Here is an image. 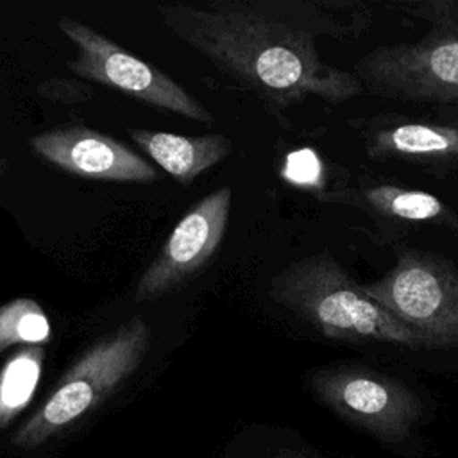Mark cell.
<instances>
[{"label":"cell","instance_id":"obj_1","mask_svg":"<svg viewBox=\"0 0 458 458\" xmlns=\"http://www.w3.org/2000/svg\"><path fill=\"white\" fill-rule=\"evenodd\" d=\"M165 27L204 55L222 75L274 107L313 95L344 102L361 93L360 81L322 63L315 36L329 32L308 2L211 0L159 5Z\"/></svg>","mask_w":458,"mask_h":458},{"label":"cell","instance_id":"obj_2","mask_svg":"<svg viewBox=\"0 0 458 458\" xmlns=\"http://www.w3.org/2000/svg\"><path fill=\"white\" fill-rule=\"evenodd\" d=\"M270 295L327 338L424 349L420 338L370 299L327 252L281 270L270 283Z\"/></svg>","mask_w":458,"mask_h":458},{"label":"cell","instance_id":"obj_3","mask_svg":"<svg viewBox=\"0 0 458 458\" xmlns=\"http://www.w3.org/2000/svg\"><path fill=\"white\" fill-rule=\"evenodd\" d=\"M150 344V329L131 318L88 347L59 377L41 406L20 426L13 442L32 449L82 419L114 392L141 365Z\"/></svg>","mask_w":458,"mask_h":458},{"label":"cell","instance_id":"obj_4","mask_svg":"<svg viewBox=\"0 0 458 458\" xmlns=\"http://www.w3.org/2000/svg\"><path fill=\"white\" fill-rule=\"evenodd\" d=\"M361 290L408 326L424 349L458 347V270L445 259L408 250Z\"/></svg>","mask_w":458,"mask_h":458},{"label":"cell","instance_id":"obj_5","mask_svg":"<svg viewBox=\"0 0 458 458\" xmlns=\"http://www.w3.org/2000/svg\"><path fill=\"white\" fill-rule=\"evenodd\" d=\"M57 29L75 47V55L68 61V68L77 77L118 89L138 102L195 122L211 123L215 120L213 114L166 72L127 52L89 25L63 16L57 20Z\"/></svg>","mask_w":458,"mask_h":458},{"label":"cell","instance_id":"obj_6","mask_svg":"<svg viewBox=\"0 0 458 458\" xmlns=\"http://www.w3.org/2000/svg\"><path fill=\"white\" fill-rule=\"evenodd\" d=\"M311 388L342 419L386 442L411 435L422 417V404L406 385L365 367L317 369Z\"/></svg>","mask_w":458,"mask_h":458},{"label":"cell","instance_id":"obj_7","mask_svg":"<svg viewBox=\"0 0 458 458\" xmlns=\"http://www.w3.org/2000/svg\"><path fill=\"white\" fill-rule=\"evenodd\" d=\"M354 77L370 91L413 102L458 100V36L435 34L365 54Z\"/></svg>","mask_w":458,"mask_h":458},{"label":"cell","instance_id":"obj_8","mask_svg":"<svg viewBox=\"0 0 458 458\" xmlns=\"http://www.w3.org/2000/svg\"><path fill=\"white\" fill-rule=\"evenodd\" d=\"M231 197V188L222 186L202 197L175 224L156 259L136 283V301H154L179 288L211 261L225 236Z\"/></svg>","mask_w":458,"mask_h":458},{"label":"cell","instance_id":"obj_9","mask_svg":"<svg viewBox=\"0 0 458 458\" xmlns=\"http://www.w3.org/2000/svg\"><path fill=\"white\" fill-rule=\"evenodd\" d=\"M29 145L39 157L72 175L118 182H147L157 177L147 159L82 123L43 131Z\"/></svg>","mask_w":458,"mask_h":458},{"label":"cell","instance_id":"obj_10","mask_svg":"<svg viewBox=\"0 0 458 458\" xmlns=\"http://www.w3.org/2000/svg\"><path fill=\"white\" fill-rule=\"evenodd\" d=\"M132 141L179 184L188 186L202 172L225 159L233 148L224 134L182 136L152 129H131Z\"/></svg>","mask_w":458,"mask_h":458},{"label":"cell","instance_id":"obj_11","mask_svg":"<svg viewBox=\"0 0 458 458\" xmlns=\"http://www.w3.org/2000/svg\"><path fill=\"white\" fill-rule=\"evenodd\" d=\"M374 157H395L426 165H458V127L399 122L377 129L367 143Z\"/></svg>","mask_w":458,"mask_h":458},{"label":"cell","instance_id":"obj_12","mask_svg":"<svg viewBox=\"0 0 458 458\" xmlns=\"http://www.w3.org/2000/svg\"><path fill=\"white\" fill-rule=\"evenodd\" d=\"M363 202L388 220L445 224L458 227V216L435 195L397 184H372L361 191Z\"/></svg>","mask_w":458,"mask_h":458},{"label":"cell","instance_id":"obj_13","mask_svg":"<svg viewBox=\"0 0 458 458\" xmlns=\"http://www.w3.org/2000/svg\"><path fill=\"white\" fill-rule=\"evenodd\" d=\"M43 347H20L0 369V429L7 428L29 404L39 383Z\"/></svg>","mask_w":458,"mask_h":458},{"label":"cell","instance_id":"obj_14","mask_svg":"<svg viewBox=\"0 0 458 458\" xmlns=\"http://www.w3.org/2000/svg\"><path fill=\"white\" fill-rule=\"evenodd\" d=\"M52 338L50 320L41 304L16 297L0 306V354L9 347H43Z\"/></svg>","mask_w":458,"mask_h":458},{"label":"cell","instance_id":"obj_15","mask_svg":"<svg viewBox=\"0 0 458 458\" xmlns=\"http://www.w3.org/2000/svg\"><path fill=\"white\" fill-rule=\"evenodd\" d=\"M283 177L299 188H315L322 179V163L310 148L295 150L284 161Z\"/></svg>","mask_w":458,"mask_h":458}]
</instances>
